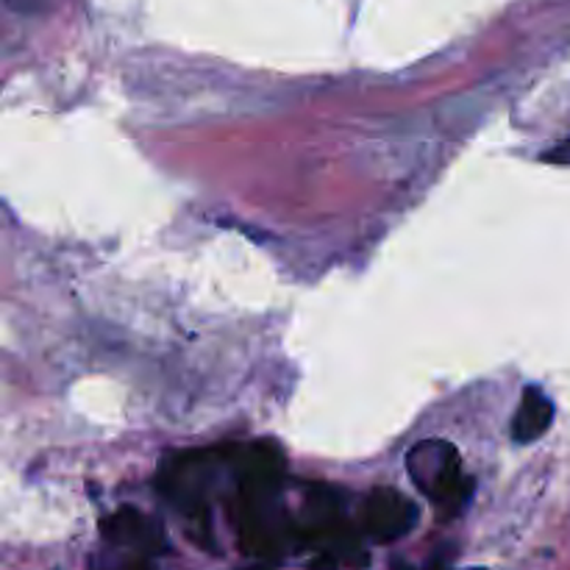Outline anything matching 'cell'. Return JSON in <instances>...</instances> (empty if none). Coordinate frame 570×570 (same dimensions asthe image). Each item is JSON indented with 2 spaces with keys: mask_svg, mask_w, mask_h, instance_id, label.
<instances>
[{
  "mask_svg": "<svg viewBox=\"0 0 570 570\" xmlns=\"http://www.w3.org/2000/svg\"><path fill=\"white\" fill-rule=\"evenodd\" d=\"M406 473L412 484L445 515H456L471 495V482L462 473L460 451L449 440H423L406 451Z\"/></svg>",
  "mask_w": 570,
  "mask_h": 570,
  "instance_id": "cell-1",
  "label": "cell"
},
{
  "mask_svg": "<svg viewBox=\"0 0 570 570\" xmlns=\"http://www.w3.org/2000/svg\"><path fill=\"white\" fill-rule=\"evenodd\" d=\"M217 468H220V454L217 451H198V454L181 456V460H176L167 468L165 479H161V490L187 515L206 518V512H209L206 495H209L212 484H215Z\"/></svg>",
  "mask_w": 570,
  "mask_h": 570,
  "instance_id": "cell-2",
  "label": "cell"
},
{
  "mask_svg": "<svg viewBox=\"0 0 570 570\" xmlns=\"http://www.w3.org/2000/svg\"><path fill=\"white\" fill-rule=\"evenodd\" d=\"M417 512L415 501L406 499L395 488H376L362 504V529L376 543H395L415 529Z\"/></svg>",
  "mask_w": 570,
  "mask_h": 570,
  "instance_id": "cell-3",
  "label": "cell"
},
{
  "mask_svg": "<svg viewBox=\"0 0 570 570\" xmlns=\"http://www.w3.org/2000/svg\"><path fill=\"white\" fill-rule=\"evenodd\" d=\"M284 482V454L271 440H256L239 454L237 484L239 495H273L282 493Z\"/></svg>",
  "mask_w": 570,
  "mask_h": 570,
  "instance_id": "cell-4",
  "label": "cell"
},
{
  "mask_svg": "<svg viewBox=\"0 0 570 570\" xmlns=\"http://www.w3.org/2000/svg\"><path fill=\"white\" fill-rule=\"evenodd\" d=\"M104 534L111 540V543L128 546V549H142V551L165 549L161 529L156 527L150 518H145L142 512L131 510V507L115 512V515L104 523Z\"/></svg>",
  "mask_w": 570,
  "mask_h": 570,
  "instance_id": "cell-5",
  "label": "cell"
},
{
  "mask_svg": "<svg viewBox=\"0 0 570 570\" xmlns=\"http://www.w3.org/2000/svg\"><path fill=\"white\" fill-rule=\"evenodd\" d=\"M554 401L543 393L540 387L523 390V399L518 404L515 417H512V440L521 445L534 443L543 438L554 423Z\"/></svg>",
  "mask_w": 570,
  "mask_h": 570,
  "instance_id": "cell-6",
  "label": "cell"
},
{
  "mask_svg": "<svg viewBox=\"0 0 570 570\" xmlns=\"http://www.w3.org/2000/svg\"><path fill=\"white\" fill-rule=\"evenodd\" d=\"M543 161H549V165H570V137L546 150Z\"/></svg>",
  "mask_w": 570,
  "mask_h": 570,
  "instance_id": "cell-7",
  "label": "cell"
},
{
  "mask_svg": "<svg viewBox=\"0 0 570 570\" xmlns=\"http://www.w3.org/2000/svg\"><path fill=\"white\" fill-rule=\"evenodd\" d=\"M6 3L17 11H37V9H42L45 0H6Z\"/></svg>",
  "mask_w": 570,
  "mask_h": 570,
  "instance_id": "cell-8",
  "label": "cell"
},
{
  "mask_svg": "<svg viewBox=\"0 0 570 570\" xmlns=\"http://www.w3.org/2000/svg\"><path fill=\"white\" fill-rule=\"evenodd\" d=\"M122 570H150V568L142 566V562H137V566H128V568H122Z\"/></svg>",
  "mask_w": 570,
  "mask_h": 570,
  "instance_id": "cell-9",
  "label": "cell"
}]
</instances>
